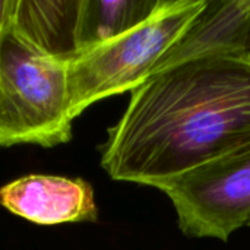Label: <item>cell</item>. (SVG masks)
Instances as JSON below:
<instances>
[{
    "instance_id": "1",
    "label": "cell",
    "mask_w": 250,
    "mask_h": 250,
    "mask_svg": "<svg viewBox=\"0 0 250 250\" xmlns=\"http://www.w3.org/2000/svg\"><path fill=\"white\" fill-rule=\"evenodd\" d=\"M250 145V51L196 57L151 75L108 129L101 167L152 188Z\"/></svg>"
},
{
    "instance_id": "2",
    "label": "cell",
    "mask_w": 250,
    "mask_h": 250,
    "mask_svg": "<svg viewBox=\"0 0 250 250\" xmlns=\"http://www.w3.org/2000/svg\"><path fill=\"white\" fill-rule=\"evenodd\" d=\"M205 6L207 0H160L141 25L67 62L72 119L104 98L142 85Z\"/></svg>"
},
{
    "instance_id": "3",
    "label": "cell",
    "mask_w": 250,
    "mask_h": 250,
    "mask_svg": "<svg viewBox=\"0 0 250 250\" xmlns=\"http://www.w3.org/2000/svg\"><path fill=\"white\" fill-rule=\"evenodd\" d=\"M72 123L67 63L32 48L9 23L0 45V148L67 144Z\"/></svg>"
},
{
    "instance_id": "4",
    "label": "cell",
    "mask_w": 250,
    "mask_h": 250,
    "mask_svg": "<svg viewBox=\"0 0 250 250\" xmlns=\"http://www.w3.org/2000/svg\"><path fill=\"white\" fill-rule=\"evenodd\" d=\"M152 188L171 201L186 237L227 242L250 227V145Z\"/></svg>"
},
{
    "instance_id": "5",
    "label": "cell",
    "mask_w": 250,
    "mask_h": 250,
    "mask_svg": "<svg viewBox=\"0 0 250 250\" xmlns=\"http://www.w3.org/2000/svg\"><path fill=\"white\" fill-rule=\"evenodd\" d=\"M0 207L38 226L98 220L92 186L63 176H22L0 188Z\"/></svg>"
},
{
    "instance_id": "6",
    "label": "cell",
    "mask_w": 250,
    "mask_h": 250,
    "mask_svg": "<svg viewBox=\"0 0 250 250\" xmlns=\"http://www.w3.org/2000/svg\"><path fill=\"white\" fill-rule=\"evenodd\" d=\"M249 34L250 0H207L204 10L161 59L154 73L196 57L248 51Z\"/></svg>"
},
{
    "instance_id": "7",
    "label": "cell",
    "mask_w": 250,
    "mask_h": 250,
    "mask_svg": "<svg viewBox=\"0 0 250 250\" xmlns=\"http://www.w3.org/2000/svg\"><path fill=\"white\" fill-rule=\"evenodd\" d=\"M81 0H15L10 28L37 51L70 62L78 54Z\"/></svg>"
},
{
    "instance_id": "8",
    "label": "cell",
    "mask_w": 250,
    "mask_h": 250,
    "mask_svg": "<svg viewBox=\"0 0 250 250\" xmlns=\"http://www.w3.org/2000/svg\"><path fill=\"white\" fill-rule=\"evenodd\" d=\"M158 4L160 0H81L78 54L136 28Z\"/></svg>"
},
{
    "instance_id": "9",
    "label": "cell",
    "mask_w": 250,
    "mask_h": 250,
    "mask_svg": "<svg viewBox=\"0 0 250 250\" xmlns=\"http://www.w3.org/2000/svg\"><path fill=\"white\" fill-rule=\"evenodd\" d=\"M13 6H15V0H0V45H1L3 35L10 23Z\"/></svg>"
},
{
    "instance_id": "10",
    "label": "cell",
    "mask_w": 250,
    "mask_h": 250,
    "mask_svg": "<svg viewBox=\"0 0 250 250\" xmlns=\"http://www.w3.org/2000/svg\"><path fill=\"white\" fill-rule=\"evenodd\" d=\"M248 51H250V34H249V40H248Z\"/></svg>"
}]
</instances>
